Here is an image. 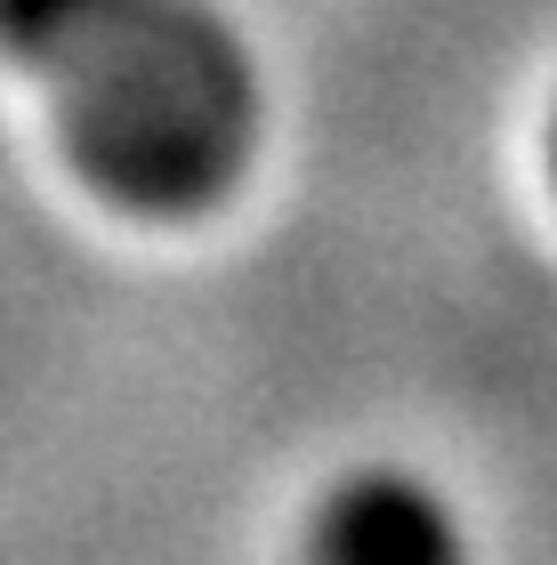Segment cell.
I'll list each match as a JSON object with an SVG mask.
<instances>
[{
	"mask_svg": "<svg viewBox=\"0 0 557 565\" xmlns=\"http://www.w3.org/2000/svg\"><path fill=\"white\" fill-rule=\"evenodd\" d=\"M0 49L121 211H211L259 153V65L211 0H0Z\"/></svg>",
	"mask_w": 557,
	"mask_h": 565,
	"instance_id": "obj_1",
	"label": "cell"
},
{
	"mask_svg": "<svg viewBox=\"0 0 557 565\" xmlns=\"http://www.w3.org/2000/svg\"><path fill=\"white\" fill-rule=\"evenodd\" d=\"M308 550L340 557V565H437V557L461 550V533H452L444 501L428 493V484L372 469V477H347L340 493L315 509Z\"/></svg>",
	"mask_w": 557,
	"mask_h": 565,
	"instance_id": "obj_2",
	"label": "cell"
}]
</instances>
